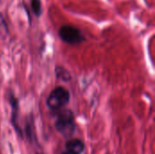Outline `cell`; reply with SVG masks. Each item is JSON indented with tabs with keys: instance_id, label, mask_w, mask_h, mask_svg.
<instances>
[{
	"instance_id": "obj_1",
	"label": "cell",
	"mask_w": 155,
	"mask_h": 154,
	"mask_svg": "<svg viewBox=\"0 0 155 154\" xmlns=\"http://www.w3.org/2000/svg\"><path fill=\"white\" fill-rule=\"evenodd\" d=\"M54 122L55 130L64 138H71L75 132V122L74 113L69 109H61L57 111Z\"/></svg>"
},
{
	"instance_id": "obj_2",
	"label": "cell",
	"mask_w": 155,
	"mask_h": 154,
	"mask_svg": "<svg viewBox=\"0 0 155 154\" xmlns=\"http://www.w3.org/2000/svg\"><path fill=\"white\" fill-rule=\"evenodd\" d=\"M70 102V93L63 86H56L49 93L46 98L45 103L48 109L57 112L64 109Z\"/></svg>"
},
{
	"instance_id": "obj_3",
	"label": "cell",
	"mask_w": 155,
	"mask_h": 154,
	"mask_svg": "<svg viewBox=\"0 0 155 154\" xmlns=\"http://www.w3.org/2000/svg\"><path fill=\"white\" fill-rule=\"evenodd\" d=\"M59 38L71 45H77L85 41V37L83 32L71 25H64L58 30Z\"/></svg>"
},
{
	"instance_id": "obj_4",
	"label": "cell",
	"mask_w": 155,
	"mask_h": 154,
	"mask_svg": "<svg viewBox=\"0 0 155 154\" xmlns=\"http://www.w3.org/2000/svg\"><path fill=\"white\" fill-rule=\"evenodd\" d=\"M9 103L11 105V123L15 129L16 133L22 136L23 133L18 124V116H19V102L18 99L11 93H9Z\"/></svg>"
},
{
	"instance_id": "obj_5",
	"label": "cell",
	"mask_w": 155,
	"mask_h": 154,
	"mask_svg": "<svg viewBox=\"0 0 155 154\" xmlns=\"http://www.w3.org/2000/svg\"><path fill=\"white\" fill-rule=\"evenodd\" d=\"M65 148L68 152H72L76 154H82L85 150V144L80 139H70L66 142Z\"/></svg>"
},
{
	"instance_id": "obj_6",
	"label": "cell",
	"mask_w": 155,
	"mask_h": 154,
	"mask_svg": "<svg viewBox=\"0 0 155 154\" xmlns=\"http://www.w3.org/2000/svg\"><path fill=\"white\" fill-rule=\"evenodd\" d=\"M54 74L56 75V77L64 82H69L71 81V75H70V73L65 69L64 68L63 66H56L55 69H54Z\"/></svg>"
},
{
	"instance_id": "obj_7",
	"label": "cell",
	"mask_w": 155,
	"mask_h": 154,
	"mask_svg": "<svg viewBox=\"0 0 155 154\" xmlns=\"http://www.w3.org/2000/svg\"><path fill=\"white\" fill-rule=\"evenodd\" d=\"M31 10L36 17H39L43 13L42 2L41 0H30Z\"/></svg>"
},
{
	"instance_id": "obj_8",
	"label": "cell",
	"mask_w": 155,
	"mask_h": 154,
	"mask_svg": "<svg viewBox=\"0 0 155 154\" xmlns=\"http://www.w3.org/2000/svg\"><path fill=\"white\" fill-rule=\"evenodd\" d=\"M61 154H76V153H74V152H68V151H66V152H63V153Z\"/></svg>"
}]
</instances>
